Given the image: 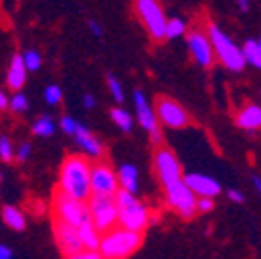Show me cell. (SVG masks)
<instances>
[{
  "label": "cell",
  "instance_id": "1",
  "mask_svg": "<svg viewBox=\"0 0 261 259\" xmlns=\"http://www.w3.org/2000/svg\"><path fill=\"white\" fill-rule=\"evenodd\" d=\"M89 170H91V162L85 156L64 158L60 166V176H58V191H62L69 197L87 201L91 197Z\"/></svg>",
  "mask_w": 261,
  "mask_h": 259
},
{
  "label": "cell",
  "instance_id": "2",
  "mask_svg": "<svg viewBox=\"0 0 261 259\" xmlns=\"http://www.w3.org/2000/svg\"><path fill=\"white\" fill-rule=\"evenodd\" d=\"M114 203L118 212V224L122 228L143 235V230L151 224L147 205L141 199H137L135 193H128L124 189H118L114 193Z\"/></svg>",
  "mask_w": 261,
  "mask_h": 259
},
{
  "label": "cell",
  "instance_id": "3",
  "mask_svg": "<svg viewBox=\"0 0 261 259\" xmlns=\"http://www.w3.org/2000/svg\"><path fill=\"white\" fill-rule=\"evenodd\" d=\"M143 245V235L135 230H126L122 226H114L100 239V255L104 259H128L139 247Z\"/></svg>",
  "mask_w": 261,
  "mask_h": 259
},
{
  "label": "cell",
  "instance_id": "4",
  "mask_svg": "<svg viewBox=\"0 0 261 259\" xmlns=\"http://www.w3.org/2000/svg\"><path fill=\"white\" fill-rule=\"evenodd\" d=\"M162 187H164V195L168 205L185 220H191L195 214H197V195L185 185L182 174L176 176H168L164 180H160Z\"/></svg>",
  "mask_w": 261,
  "mask_h": 259
},
{
  "label": "cell",
  "instance_id": "5",
  "mask_svg": "<svg viewBox=\"0 0 261 259\" xmlns=\"http://www.w3.org/2000/svg\"><path fill=\"white\" fill-rule=\"evenodd\" d=\"M205 34H207V38H210V42H212V46H214V54H216V58L224 64L228 71L239 73V71L245 69V64H247V62H245L243 50H241L230 38H228L218 25L210 23L207 29H205Z\"/></svg>",
  "mask_w": 261,
  "mask_h": 259
},
{
  "label": "cell",
  "instance_id": "6",
  "mask_svg": "<svg viewBox=\"0 0 261 259\" xmlns=\"http://www.w3.org/2000/svg\"><path fill=\"white\" fill-rule=\"evenodd\" d=\"M52 210H54V220H60L64 224H71L75 228H79L81 224L89 222V210L87 203L75 197L64 195L62 191L54 193L52 199Z\"/></svg>",
  "mask_w": 261,
  "mask_h": 259
},
{
  "label": "cell",
  "instance_id": "7",
  "mask_svg": "<svg viewBox=\"0 0 261 259\" xmlns=\"http://www.w3.org/2000/svg\"><path fill=\"white\" fill-rule=\"evenodd\" d=\"M89 220L97 232H108L118 224V212L114 203V195H91L89 197Z\"/></svg>",
  "mask_w": 261,
  "mask_h": 259
},
{
  "label": "cell",
  "instance_id": "8",
  "mask_svg": "<svg viewBox=\"0 0 261 259\" xmlns=\"http://www.w3.org/2000/svg\"><path fill=\"white\" fill-rule=\"evenodd\" d=\"M135 13L143 27L147 29V34L153 40H164V29H166V15L162 9L160 0H135Z\"/></svg>",
  "mask_w": 261,
  "mask_h": 259
},
{
  "label": "cell",
  "instance_id": "9",
  "mask_svg": "<svg viewBox=\"0 0 261 259\" xmlns=\"http://www.w3.org/2000/svg\"><path fill=\"white\" fill-rule=\"evenodd\" d=\"M89 187H91V195H114L118 191V178L116 172L108 162L100 160L91 164L89 170Z\"/></svg>",
  "mask_w": 261,
  "mask_h": 259
},
{
  "label": "cell",
  "instance_id": "10",
  "mask_svg": "<svg viewBox=\"0 0 261 259\" xmlns=\"http://www.w3.org/2000/svg\"><path fill=\"white\" fill-rule=\"evenodd\" d=\"M187 46H189V52L193 56V60L199 64L203 69H210L212 64L216 62V54H214V46L207 38L205 31L201 29H191L187 34Z\"/></svg>",
  "mask_w": 261,
  "mask_h": 259
},
{
  "label": "cell",
  "instance_id": "11",
  "mask_svg": "<svg viewBox=\"0 0 261 259\" xmlns=\"http://www.w3.org/2000/svg\"><path fill=\"white\" fill-rule=\"evenodd\" d=\"M133 102H135V110H137V120L139 124L145 128V131L149 133V139L153 145H162V128H160V122L155 118V112L151 110L145 93L141 89H137L133 93Z\"/></svg>",
  "mask_w": 261,
  "mask_h": 259
},
{
  "label": "cell",
  "instance_id": "12",
  "mask_svg": "<svg viewBox=\"0 0 261 259\" xmlns=\"http://www.w3.org/2000/svg\"><path fill=\"white\" fill-rule=\"evenodd\" d=\"M155 118H158V122L166 124L170 128H185L187 124H191L189 112L178 102H174L170 98H158Z\"/></svg>",
  "mask_w": 261,
  "mask_h": 259
},
{
  "label": "cell",
  "instance_id": "13",
  "mask_svg": "<svg viewBox=\"0 0 261 259\" xmlns=\"http://www.w3.org/2000/svg\"><path fill=\"white\" fill-rule=\"evenodd\" d=\"M54 237H56L58 249L64 255H73V253L83 251V245H81V239H79V230L71 224L54 220Z\"/></svg>",
  "mask_w": 261,
  "mask_h": 259
},
{
  "label": "cell",
  "instance_id": "14",
  "mask_svg": "<svg viewBox=\"0 0 261 259\" xmlns=\"http://www.w3.org/2000/svg\"><path fill=\"white\" fill-rule=\"evenodd\" d=\"M185 185L195 193L197 197H216L218 193L222 191L220 183L212 176L199 174V172H191V174H182Z\"/></svg>",
  "mask_w": 261,
  "mask_h": 259
},
{
  "label": "cell",
  "instance_id": "15",
  "mask_svg": "<svg viewBox=\"0 0 261 259\" xmlns=\"http://www.w3.org/2000/svg\"><path fill=\"white\" fill-rule=\"evenodd\" d=\"M73 137H75V141L79 143V147L89 156V158H93V160H100L102 156H104V145L97 141L95 137H93V133L89 131L87 126H83V124H77V128H75V133H73Z\"/></svg>",
  "mask_w": 261,
  "mask_h": 259
},
{
  "label": "cell",
  "instance_id": "16",
  "mask_svg": "<svg viewBox=\"0 0 261 259\" xmlns=\"http://www.w3.org/2000/svg\"><path fill=\"white\" fill-rule=\"evenodd\" d=\"M27 81V69L23 62V54H15L9 67V75H7V85L15 91H19Z\"/></svg>",
  "mask_w": 261,
  "mask_h": 259
},
{
  "label": "cell",
  "instance_id": "17",
  "mask_svg": "<svg viewBox=\"0 0 261 259\" xmlns=\"http://www.w3.org/2000/svg\"><path fill=\"white\" fill-rule=\"evenodd\" d=\"M237 124L245 131H257L261 128V106L249 104L237 114Z\"/></svg>",
  "mask_w": 261,
  "mask_h": 259
},
{
  "label": "cell",
  "instance_id": "18",
  "mask_svg": "<svg viewBox=\"0 0 261 259\" xmlns=\"http://www.w3.org/2000/svg\"><path fill=\"white\" fill-rule=\"evenodd\" d=\"M118 178V189H124L128 193H137L139 189V172L133 164H122L116 172Z\"/></svg>",
  "mask_w": 261,
  "mask_h": 259
},
{
  "label": "cell",
  "instance_id": "19",
  "mask_svg": "<svg viewBox=\"0 0 261 259\" xmlns=\"http://www.w3.org/2000/svg\"><path fill=\"white\" fill-rule=\"evenodd\" d=\"M79 239H81V245H83V251H97V247H100V239H102V232L95 230V226L89 222L81 224L79 226Z\"/></svg>",
  "mask_w": 261,
  "mask_h": 259
},
{
  "label": "cell",
  "instance_id": "20",
  "mask_svg": "<svg viewBox=\"0 0 261 259\" xmlns=\"http://www.w3.org/2000/svg\"><path fill=\"white\" fill-rule=\"evenodd\" d=\"M3 220H5V224L9 226L11 230H17V232H21V230H25V216L17 210V208H13V205H5L3 208Z\"/></svg>",
  "mask_w": 261,
  "mask_h": 259
},
{
  "label": "cell",
  "instance_id": "21",
  "mask_svg": "<svg viewBox=\"0 0 261 259\" xmlns=\"http://www.w3.org/2000/svg\"><path fill=\"white\" fill-rule=\"evenodd\" d=\"M241 50H243V56H245L247 64H251V67H255V69H261V50H259L255 40L245 42V46Z\"/></svg>",
  "mask_w": 261,
  "mask_h": 259
},
{
  "label": "cell",
  "instance_id": "22",
  "mask_svg": "<svg viewBox=\"0 0 261 259\" xmlns=\"http://www.w3.org/2000/svg\"><path fill=\"white\" fill-rule=\"evenodd\" d=\"M187 34V25L182 19H166V29H164V40H174L182 38Z\"/></svg>",
  "mask_w": 261,
  "mask_h": 259
},
{
  "label": "cell",
  "instance_id": "23",
  "mask_svg": "<svg viewBox=\"0 0 261 259\" xmlns=\"http://www.w3.org/2000/svg\"><path fill=\"white\" fill-rule=\"evenodd\" d=\"M110 118L114 120V124L120 128V131H124V133H128L130 128H133V118H130V114L126 110H122V108H112L110 110Z\"/></svg>",
  "mask_w": 261,
  "mask_h": 259
},
{
  "label": "cell",
  "instance_id": "24",
  "mask_svg": "<svg viewBox=\"0 0 261 259\" xmlns=\"http://www.w3.org/2000/svg\"><path fill=\"white\" fill-rule=\"evenodd\" d=\"M54 131H56V126L50 116H38V120L34 122V133L38 137H52Z\"/></svg>",
  "mask_w": 261,
  "mask_h": 259
},
{
  "label": "cell",
  "instance_id": "25",
  "mask_svg": "<svg viewBox=\"0 0 261 259\" xmlns=\"http://www.w3.org/2000/svg\"><path fill=\"white\" fill-rule=\"evenodd\" d=\"M23 62H25V69L27 71H38L42 67V56L36 50H27L23 54Z\"/></svg>",
  "mask_w": 261,
  "mask_h": 259
},
{
  "label": "cell",
  "instance_id": "26",
  "mask_svg": "<svg viewBox=\"0 0 261 259\" xmlns=\"http://www.w3.org/2000/svg\"><path fill=\"white\" fill-rule=\"evenodd\" d=\"M108 87H110V93H112V98H114V102H118V104H122L124 102V91H122V85H120V81L116 79V77H112V75H108Z\"/></svg>",
  "mask_w": 261,
  "mask_h": 259
},
{
  "label": "cell",
  "instance_id": "27",
  "mask_svg": "<svg viewBox=\"0 0 261 259\" xmlns=\"http://www.w3.org/2000/svg\"><path fill=\"white\" fill-rule=\"evenodd\" d=\"M15 158V149L9 137H0V160L3 162H13Z\"/></svg>",
  "mask_w": 261,
  "mask_h": 259
},
{
  "label": "cell",
  "instance_id": "28",
  "mask_svg": "<svg viewBox=\"0 0 261 259\" xmlns=\"http://www.w3.org/2000/svg\"><path fill=\"white\" fill-rule=\"evenodd\" d=\"M9 108H11L13 112H17V114L25 112V110H27V98H25L21 91L15 93V95H13V100H9Z\"/></svg>",
  "mask_w": 261,
  "mask_h": 259
},
{
  "label": "cell",
  "instance_id": "29",
  "mask_svg": "<svg viewBox=\"0 0 261 259\" xmlns=\"http://www.w3.org/2000/svg\"><path fill=\"white\" fill-rule=\"evenodd\" d=\"M44 98H46V102H48L50 106H56V104H60V100H62V89H60L58 85H50V87H46Z\"/></svg>",
  "mask_w": 261,
  "mask_h": 259
},
{
  "label": "cell",
  "instance_id": "30",
  "mask_svg": "<svg viewBox=\"0 0 261 259\" xmlns=\"http://www.w3.org/2000/svg\"><path fill=\"white\" fill-rule=\"evenodd\" d=\"M77 120L75 118H71V116H62V120H60V128H62V133H67V135H73L75 133V128H77Z\"/></svg>",
  "mask_w": 261,
  "mask_h": 259
},
{
  "label": "cell",
  "instance_id": "31",
  "mask_svg": "<svg viewBox=\"0 0 261 259\" xmlns=\"http://www.w3.org/2000/svg\"><path fill=\"white\" fill-rule=\"evenodd\" d=\"M31 156V143H21L19 149L15 151V160L17 162H27Z\"/></svg>",
  "mask_w": 261,
  "mask_h": 259
},
{
  "label": "cell",
  "instance_id": "32",
  "mask_svg": "<svg viewBox=\"0 0 261 259\" xmlns=\"http://www.w3.org/2000/svg\"><path fill=\"white\" fill-rule=\"evenodd\" d=\"M214 197H199L197 199V212L199 214H207V212H212L214 210Z\"/></svg>",
  "mask_w": 261,
  "mask_h": 259
},
{
  "label": "cell",
  "instance_id": "33",
  "mask_svg": "<svg viewBox=\"0 0 261 259\" xmlns=\"http://www.w3.org/2000/svg\"><path fill=\"white\" fill-rule=\"evenodd\" d=\"M67 259H104L100 251H79L73 255H67Z\"/></svg>",
  "mask_w": 261,
  "mask_h": 259
},
{
  "label": "cell",
  "instance_id": "34",
  "mask_svg": "<svg viewBox=\"0 0 261 259\" xmlns=\"http://www.w3.org/2000/svg\"><path fill=\"white\" fill-rule=\"evenodd\" d=\"M228 199H232L234 203H243L245 201V195H243L241 191H237V189H230V191H228Z\"/></svg>",
  "mask_w": 261,
  "mask_h": 259
},
{
  "label": "cell",
  "instance_id": "35",
  "mask_svg": "<svg viewBox=\"0 0 261 259\" xmlns=\"http://www.w3.org/2000/svg\"><path fill=\"white\" fill-rule=\"evenodd\" d=\"M0 259H13V251L7 245H0Z\"/></svg>",
  "mask_w": 261,
  "mask_h": 259
},
{
  "label": "cell",
  "instance_id": "36",
  "mask_svg": "<svg viewBox=\"0 0 261 259\" xmlns=\"http://www.w3.org/2000/svg\"><path fill=\"white\" fill-rule=\"evenodd\" d=\"M9 108V98H7V93L0 89V110H7Z\"/></svg>",
  "mask_w": 261,
  "mask_h": 259
},
{
  "label": "cell",
  "instance_id": "37",
  "mask_svg": "<svg viewBox=\"0 0 261 259\" xmlns=\"http://www.w3.org/2000/svg\"><path fill=\"white\" fill-rule=\"evenodd\" d=\"M83 106L85 108H93L95 106V98H93V95H89V93L85 95V98H83Z\"/></svg>",
  "mask_w": 261,
  "mask_h": 259
},
{
  "label": "cell",
  "instance_id": "38",
  "mask_svg": "<svg viewBox=\"0 0 261 259\" xmlns=\"http://www.w3.org/2000/svg\"><path fill=\"white\" fill-rule=\"evenodd\" d=\"M89 29H91V34H95V36H102V27L97 25L95 21H89Z\"/></svg>",
  "mask_w": 261,
  "mask_h": 259
},
{
  "label": "cell",
  "instance_id": "39",
  "mask_svg": "<svg viewBox=\"0 0 261 259\" xmlns=\"http://www.w3.org/2000/svg\"><path fill=\"white\" fill-rule=\"evenodd\" d=\"M253 187L257 189V193L261 195V178H259V176H253Z\"/></svg>",
  "mask_w": 261,
  "mask_h": 259
},
{
  "label": "cell",
  "instance_id": "40",
  "mask_svg": "<svg viewBox=\"0 0 261 259\" xmlns=\"http://www.w3.org/2000/svg\"><path fill=\"white\" fill-rule=\"evenodd\" d=\"M237 5H239L241 11H247L249 9V0H237Z\"/></svg>",
  "mask_w": 261,
  "mask_h": 259
},
{
  "label": "cell",
  "instance_id": "41",
  "mask_svg": "<svg viewBox=\"0 0 261 259\" xmlns=\"http://www.w3.org/2000/svg\"><path fill=\"white\" fill-rule=\"evenodd\" d=\"M257 46H259V50H261V38H259V40H257Z\"/></svg>",
  "mask_w": 261,
  "mask_h": 259
},
{
  "label": "cell",
  "instance_id": "42",
  "mask_svg": "<svg viewBox=\"0 0 261 259\" xmlns=\"http://www.w3.org/2000/svg\"><path fill=\"white\" fill-rule=\"evenodd\" d=\"M0 176H3V174H0Z\"/></svg>",
  "mask_w": 261,
  "mask_h": 259
}]
</instances>
